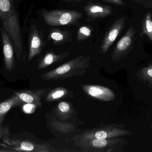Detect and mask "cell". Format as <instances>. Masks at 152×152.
<instances>
[{"instance_id":"52a82bcc","label":"cell","mask_w":152,"mask_h":152,"mask_svg":"<svg viewBox=\"0 0 152 152\" xmlns=\"http://www.w3.org/2000/svg\"><path fill=\"white\" fill-rule=\"evenodd\" d=\"M136 30L131 26L121 39L117 42L111 58L113 61H118L124 58L133 48L135 42Z\"/></svg>"},{"instance_id":"44dd1931","label":"cell","mask_w":152,"mask_h":152,"mask_svg":"<svg viewBox=\"0 0 152 152\" xmlns=\"http://www.w3.org/2000/svg\"><path fill=\"white\" fill-rule=\"evenodd\" d=\"M93 29L91 26L84 25L81 26L77 32L76 40L78 42H82L91 37Z\"/></svg>"},{"instance_id":"8992f818","label":"cell","mask_w":152,"mask_h":152,"mask_svg":"<svg viewBox=\"0 0 152 152\" xmlns=\"http://www.w3.org/2000/svg\"><path fill=\"white\" fill-rule=\"evenodd\" d=\"M29 52L28 60L31 61L34 58L39 56L47 45L44 35L41 30L33 25L30 28L28 36Z\"/></svg>"},{"instance_id":"ba28073f","label":"cell","mask_w":152,"mask_h":152,"mask_svg":"<svg viewBox=\"0 0 152 152\" xmlns=\"http://www.w3.org/2000/svg\"><path fill=\"white\" fill-rule=\"evenodd\" d=\"M125 17H122L116 20L109 28L105 35L100 47L102 54L107 53L111 46L113 44L118 35L121 32L125 25Z\"/></svg>"},{"instance_id":"4fadbf2b","label":"cell","mask_w":152,"mask_h":152,"mask_svg":"<svg viewBox=\"0 0 152 152\" xmlns=\"http://www.w3.org/2000/svg\"><path fill=\"white\" fill-rule=\"evenodd\" d=\"M70 54V52L66 51L61 54L56 55L52 50H49L40 58L37 69L41 70L47 68L53 64L60 63L68 56Z\"/></svg>"},{"instance_id":"ac0fdd59","label":"cell","mask_w":152,"mask_h":152,"mask_svg":"<svg viewBox=\"0 0 152 152\" xmlns=\"http://www.w3.org/2000/svg\"><path fill=\"white\" fill-rule=\"evenodd\" d=\"M70 91L64 87H58L50 91L46 96L45 100L47 102H52L68 97Z\"/></svg>"},{"instance_id":"cb8c5ba5","label":"cell","mask_w":152,"mask_h":152,"mask_svg":"<svg viewBox=\"0 0 152 152\" xmlns=\"http://www.w3.org/2000/svg\"><path fill=\"white\" fill-rule=\"evenodd\" d=\"M36 105L39 104H27L24 105L23 107V109L25 112L27 113H33L35 110L36 107Z\"/></svg>"},{"instance_id":"d4e9b609","label":"cell","mask_w":152,"mask_h":152,"mask_svg":"<svg viewBox=\"0 0 152 152\" xmlns=\"http://www.w3.org/2000/svg\"><path fill=\"white\" fill-rule=\"evenodd\" d=\"M102 1H105L107 3H111L114 5H119V6H124L125 5L122 0H101Z\"/></svg>"},{"instance_id":"8fae6325","label":"cell","mask_w":152,"mask_h":152,"mask_svg":"<svg viewBox=\"0 0 152 152\" xmlns=\"http://www.w3.org/2000/svg\"><path fill=\"white\" fill-rule=\"evenodd\" d=\"M83 90L88 96L104 101H111L115 99V95L113 91L103 86L95 85H83Z\"/></svg>"},{"instance_id":"e0dca14e","label":"cell","mask_w":152,"mask_h":152,"mask_svg":"<svg viewBox=\"0 0 152 152\" xmlns=\"http://www.w3.org/2000/svg\"><path fill=\"white\" fill-rule=\"evenodd\" d=\"M73 113L72 107L69 103L62 101L58 104L56 114L60 120L65 121L72 117Z\"/></svg>"},{"instance_id":"7a4b0ae2","label":"cell","mask_w":152,"mask_h":152,"mask_svg":"<svg viewBox=\"0 0 152 152\" xmlns=\"http://www.w3.org/2000/svg\"><path fill=\"white\" fill-rule=\"evenodd\" d=\"M91 57L84 55L75 58L57 68L44 73L40 75L44 80H63L85 74L89 67Z\"/></svg>"},{"instance_id":"4316f807","label":"cell","mask_w":152,"mask_h":152,"mask_svg":"<svg viewBox=\"0 0 152 152\" xmlns=\"http://www.w3.org/2000/svg\"><path fill=\"white\" fill-rule=\"evenodd\" d=\"M150 129H151V130H152V125H150Z\"/></svg>"},{"instance_id":"7c38bea8","label":"cell","mask_w":152,"mask_h":152,"mask_svg":"<svg viewBox=\"0 0 152 152\" xmlns=\"http://www.w3.org/2000/svg\"><path fill=\"white\" fill-rule=\"evenodd\" d=\"M48 40L52 42L56 46L64 45L72 41V33L67 30H62L58 28H52L49 31Z\"/></svg>"},{"instance_id":"7402d4cb","label":"cell","mask_w":152,"mask_h":152,"mask_svg":"<svg viewBox=\"0 0 152 152\" xmlns=\"http://www.w3.org/2000/svg\"><path fill=\"white\" fill-rule=\"evenodd\" d=\"M137 75L140 80L148 83L152 87V64L141 69Z\"/></svg>"},{"instance_id":"30bf717a","label":"cell","mask_w":152,"mask_h":152,"mask_svg":"<svg viewBox=\"0 0 152 152\" xmlns=\"http://www.w3.org/2000/svg\"><path fill=\"white\" fill-rule=\"evenodd\" d=\"M84 11L88 18L87 21L89 22L107 17L113 13L110 6L92 2H89L84 7Z\"/></svg>"},{"instance_id":"9a60e30c","label":"cell","mask_w":152,"mask_h":152,"mask_svg":"<svg viewBox=\"0 0 152 152\" xmlns=\"http://www.w3.org/2000/svg\"><path fill=\"white\" fill-rule=\"evenodd\" d=\"M24 103L17 95L15 96L2 102L0 104V124L2 126L4 118L10 110L15 107L22 105Z\"/></svg>"},{"instance_id":"ffe728a7","label":"cell","mask_w":152,"mask_h":152,"mask_svg":"<svg viewBox=\"0 0 152 152\" xmlns=\"http://www.w3.org/2000/svg\"><path fill=\"white\" fill-rule=\"evenodd\" d=\"M142 33L148 37L149 40L152 42V19L151 15L147 13L142 23Z\"/></svg>"},{"instance_id":"5b68a950","label":"cell","mask_w":152,"mask_h":152,"mask_svg":"<svg viewBox=\"0 0 152 152\" xmlns=\"http://www.w3.org/2000/svg\"><path fill=\"white\" fill-rule=\"evenodd\" d=\"M125 126L124 124H103L98 128L85 132L77 137L82 139H110L132 135L133 132L124 129Z\"/></svg>"},{"instance_id":"d6986e66","label":"cell","mask_w":152,"mask_h":152,"mask_svg":"<svg viewBox=\"0 0 152 152\" xmlns=\"http://www.w3.org/2000/svg\"><path fill=\"white\" fill-rule=\"evenodd\" d=\"M50 125L53 129L59 132L64 134L70 133L75 129V126L72 124L64 121H53Z\"/></svg>"},{"instance_id":"5bb4252c","label":"cell","mask_w":152,"mask_h":152,"mask_svg":"<svg viewBox=\"0 0 152 152\" xmlns=\"http://www.w3.org/2000/svg\"><path fill=\"white\" fill-rule=\"evenodd\" d=\"M45 89L36 90L24 91L15 92L19 98L24 103L27 104H35L39 105L42 97L45 94Z\"/></svg>"},{"instance_id":"6da1fadb","label":"cell","mask_w":152,"mask_h":152,"mask_svg":"<svg viewBox=\"0 0 152 152\" xmlns=\"http://www.w3.org/2000/svg\"><path fill=\"white\" fill-rule=\"evenodd\" d=\"M0 18L2 27L11 38L17 58L20 61L23 60L25 56L19 16L13 0H0Z\"/></svg>"},{"instance_id":"277c9868","label":"cell","mask_w":152,"mask_h":152,"mask_svg":"<svg viewBox=\"0 0 152 152\" xmlns=\"http://www.w3.org/2000/svg\"><path fill=\"white\" fill-rule=\"evenodd\" d=\"M41 16L47 24L50 26L76 25L82 18L83 14L72 10H43Z\"/></svg>"},{"instance_id":"2e32d148","label":"cell","mask_w":152,"mask_h":152,"mask_svg":"<svg viewBox=\"0 0 152 152\" xmlns=\"http://www.w3.org/2000/svg\"><path fill=\"white\" fill-rule=\"evenodd\" d=\"M15 149L18 151H32V152H50L52 148L49 145L37 144L31 141L25 140L18 144Z\"/></svg>"},{"instance_id":"603a6c76","label":"cell","mask_w":152,"mask_h":152,"mask_svg":"<svg viewBox=\"0 0 152 152\" xmlns=\"http://www.w3.org/2000/svg\"><path fill=\"white\" fill-rule=\"evenodd\" d=\"M133 2L140 4L144 7L152 8V0H132Z\"/></svg>"},{"instance_id":"3957f363","label":"cell","mask_w":152,"mask_h":152,"mask_svg":"<svg viewBox=\"0 0 152 152\" xmlns=\"http://www.w3.org/2000/svg\"><path fill=\"white\" fill-rule=\"evenodd\" d=\"M76 145L88 152H123L122 148L128 145L123 138L110 139H82L75 137Z\"/></svg>"},{"instance_id":"9c48e42d","label":"cell","mask_w":152,"mask_h":152,"mask_svg":"<svg viewBox=\"0 0 152 152\" xmlns=\"http://www.w3.org/2000/svg\"><path fill=\"white\" fill-rule=\"evenodd\" d=\"M1 36L3 44V54L6 70L11 72L15 66L14 47L11 38L5 29L1 27Z\"/></svg>"},{"instance_id":"484cf974","label":"cell","mask_w":152,"mask_h":152,"mask_svg":"<svg viewBox=\"0 0 152 152\" xmlns=\"http://www.w3.org/2000/svg\"><path fill=\"white\" fill-rule=\"evenodd\" d=\"M64 1L68 2H73V3H80L81 2V0H63Z\"/></svg>"}]
</instances>
